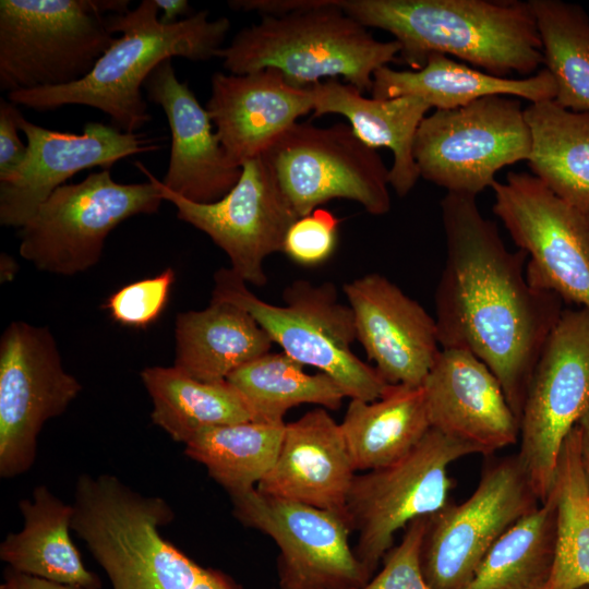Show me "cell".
I'll use <instances>...</instances> for the list:
<instances>
[{"instance_id": "obj_7", "label": "cell", "mask_w": 589, "mask_h": 589, "mask_svg": "<svg viewBox=\"0 0 589 589\" xmlns=\"http://www.w3.org/2000/svg\"><path fill=\"white\" fill-rule=\"evenodd\" d=\"M128 0H1L0 89L70 85L84 79L115 40L109 14Z\"/></svg>"}, {"instance_id": "obj_33", "label": "cell", "mask_w": 589, "mask_h": 589, "mask_svg": "<svg viewBox=\"0 0 589 589\" xmlns=\"http://www.w3.org/2000/svg\"><path fill=\"white\" fill-rule=\"evenodd\" d=\"M550 492L556 504V550L542 589H580L589 586V482L577 424L563 443Z\"/></svg>"}, {"instance_id": "obj_37", "label": "cell", "mask_w": 589, "mask_h": 589, "mask_svg": "<svg viewBox=\"0 0 589 589\" xmlns=\"http://www.w3.org/2000/svg\"><path fill=\"white\" fill-rule=\"evenodd\" d=\"M430 516L419 517L407 525L400 543L384 557L380 573L361 589H433L424 578L420 562Z\"/></svg>"}, {"instance_id": "obj_4", "label": "cell", "mask_w": 589, "mask_h": 589, "mask_svg": "<svg viewBox=\"0 0 589 589\" xmlns=\"http://www.w3.org/2000/svg\"><path fill=\"white\" fill-rule=\"evenodd\" d=\"M71 529L106 572L112 589H240L205 568L160 533L170 506L144 496L110 474H82L75 484Z\"/></svg>"}, {"instance_id": "obj_18", "label": "cell", "mask_w": 589, "mask_h": 589, "mask_svg": "<svg viewBox=\"0 0 589 589\" xmlns=\"http://www.w3.org/2000/svg\"><path fill=\"white\" fill-rule=\"evenodd\" d=\"M27 144L21 167L0 181V224L22 227L59 187L75 173L94 167L110 170L120 159L155 152L160 145L143 133L88 122L81 134L46 129L17 118Z\"/></svg>"}, {"instance_id": "obj_10", "label": "cell", "mask_w": 589, "mask_h": 589, "mask_svg": "<svg viewBox=\"0 0 589 589\" xmlns=\"http://www.w3.org/2000/svg\"><path fill=\"white\" fill-rule=\"evenodd\" d=\"M472 454L477 453L469 445L431 428L399 460L354 474L344 517L358 534L354 553L371 578L399 529L446 505L452 489L448 467Z\"/></svg>"}, {"instance_id": "obj_19", "label": "cell", "mask_w": 589, "mask_h": 589, "mask_svg": "<svg viewBox=\"0 0 589 589\" xmlns=\"http://www.w3.org/2000/svg\"><path fill=\"white\" fill-rule=\"evenodd\" d=\"M357 340L390 385L422 386L441 345L435 318L385 276L371 273L342 285Z\"/></svg>"}, {"instance_id": "obj_27", "label": "cell", "mask_w": 589, "mask_h": 589, "mask_svg": "<svg viewBox=\"0 0 589 589\" xmlns=\"http://www.w3.org/2000/svg\"><path fill=\"white\" fill-rule=\"evenodd\" d=\"M19 507L24 518L23 529L5 537L0 545V558L20 574L99 589L98 577L85 568L70 537L73 506L38 485L33 500H22Z\"/></svg>"}, {"instance_id": "obj_28", "label": "cell", "mask_w": 589, "mask_h": 589, "mask_svg": "<svg viewBox=\"0 0 589 589\" xmlns=\"http://www.w3.org/2000/svg\"><path fill=\"white\" fill-rule=\"evenodd\" d=\"M340 428L356 471L388 466L431 429L423 389L389 385L374 401L351 399Z\"/></svg>"}, {"instance_id": "obj_5", "label": "cell", "mask_w": 589, "mask_h": 589, "mask_svg": "<svg viewBox=\"0 0 589 589\" xmlns=\"http://www.w3.org/2000/svg\"><path fill=\"white\" fill-rule=\"evenodd\" d=\"M399 53L398 41L375 39L335 0H294L291 12L240 29L216 58L231 74L272 68L297 87L342 77L364 92L374 72Z\"/></svg>"}, {"instance_id": "obj_41", "label": "cell", "mask_w": 589, "mask_h": 589, "mask_svg": "<svg viewBox=\"0 0 589 589\" xmlns=\"http://www.w3.org/2000/svg\"><path fill=\"white\" fill-rule=\"evenodd\" d=\"M12 573L17 581L20 589H98V588L53 582L46 579L33 577L29 575L20 574L14 570H12Z\"/></svg>"}, {"instance_id": "obj_15", "label": "cell", "mask_w": 589, "mask_h": 589, "mask_svg": "<svg viewBox=\"0 0 589 589\" xmlns=\"http://www.w3.org/2000/svg\"><path fill=\"white\" fill-rule=\"evenodd\" d=\"M82 386L62 365L46 327L14 321L0 339V476L27 471L46 421L60 416Z\"/></svg>"}, {"instance_id": "obj_42", "label": "cell", "mask_w": 589, "mask_h": 589, "mask_svg": "<svg viewBox=\"0 0 589 589\" xmlns=\"http://www.w3.org/2000/svg\"><path fill=\"white\" fill-rule=\"evenodd\" d=\"M580 433V448L584 470L589 482V410L577 423Z\"/></svg>"}, {"instance_id": "obj_23", "label": "cell", "mask_w": 589, "mask_h": 589, "mask_svg": "<svg viewBox=\"0 0 589 589\" xmlns=\"http://www.w3.org/2000/svg\"><path fill=\"white\" fill-rule=\"evenodd\" d=\"M356 472L340 423L318 407L285 424L277 458L256 489L344 516Z\"/></svg>"}, {"instance_id": "obj_17", "label": "cell", "mask_w": 589, "mask_h": 589, "mask_svg": "<svg viewBox=\"0 0 589 589\" xmlns=\"http://www.w3.org/2000/svg\"><path fill=\"white\" fill-rule=\"evenodd\" d=\"M230 497L236 518L278 545L280 589H361L371 579L349 544L344 516L256 488Z\"/></svg>"}, {"instance_id": "obj_24", "label": "cell", "mask_w": 589, "mask_h": 589, "mask_svg": "<svg viewBox=\"0 0 589 589\" xmlns=\"http://www.w3.org/2000/svg\"><path fill=\"white\" fill-rule=\"evenodd\" d=\"M313 117L344 116L356 135L368 146L392 151L389 185L399 197L406 196L420 178L413 158L416 133L431 106L414 96L389 99L365 97L356 86L329 79L312 85Z\"/></svg>"}, {"instance_id": "obj_35", "label": "cell", "mask_w": 589, "mask_h": 589, "mask_svg": "<svg viewBox=\"0 0 589 589\" xmlns=\"http://www.w3.org/2000/svg\"><path fill=\"white\" fill-rule=\"evenodd\" d=\"M542 41L545 69L555 83L554 101L589 112V15L576 3L529 0Z\"/></svg>"}, {"instance_id": "obj_22", "label": "cell", "mask_w": 589, "mask_h": 589, "mask_svg": "<svg viewBox=\"0 0 589 589\" xmlns=\"http://www.w3.org/2000/svg\"><path fill=\"white\" fill-rule=\"evenodd\" d=\"M312 86L291 85L276 69L215 72L206 110L228 158L240 166L263 155L298 119L313 111Z\"/></svg>"}, {"instance_id": "obj_40", "label": "cell", "mask_w": 589, "mask_h": 589, "mask_svg": "<svg viewBox=\"0 0 589 589\" xmlns=\"http://www.w3.org/2000/svg\"><path fill=\"white\" fill-rule=\"evenodd\" d=\"M158 9L161 10L159 21L163 24H173L179 22L181 16H190L191 8L187 0H155Z\"/></svg>"}, {"instance_id": "obj_45", "label": "cell", "mask_w": 589, "mask_h": 589, "mask_svg": "<svg viewBox=\"0 0 589 589\" xmlns=\"http://www.w3.org/2000/svg\"><path fill=\"white\" fill-rule=\"evenodd\" d=\"M580 589H589V586H585V587H582V588H580Z\"/></svg>"}, {"instance_id": "obj_30", "label": "cell", "mask_w": 589, "mask_h": 589, "mask_svg": "<svg viewBox=\"0 0 589 589\" xmlns=\"http://www.w3.org/2000/svg\"><path fill=\"white\" fill-rule=\"evenodd\" d=\"M525 117L532 137L527 161L532 175L561 199L589 212V112L543 100L526 107Z\"/></svg>"}, {"instance_id": "obj_13", "label": "cell", "mask_w": 589, "mask_h": 589, "mask_svg": "<svg viewBox=\"0 0 589 589\" xmlns=\"http://www.w3.org/2000/svg\"><path fill=\"white\" fill-rule=\"evenodd\" d=\"M541 504L518 455L489 462L472 494L430 516L420 552L433 589H461L493 544Z\"/></svg>"}, {"instance_id": "obj_2", "label": "cell", "mask_w": 589, "mask_h": 589, "mask_svg": "<svg viewBox=\"0 0 589 589\" xmlns=\"http://www.w3.org/2000/svg\"><path fill=\"white\" fill-rule=\"evenodd\" d=\"M349 16L400 45L399 57L420 70L431 53L454 56L483 72L510 77L543 64L542 41L529 1L335 0Z\"/></svg>"}, {"instance_id": "obj_25", "label": "cell", "mask_w": 589, "mask_h": 589, "mask_svg": "<svg viewBox=\"0 0 589 589\" xmlns=\"http://www.w3.org/2000/svg\"><path fill=\"white\" fill-rule=\"evenodd\" d=\"M370 92L380 99L414 96L436 110L458 108L494 95L527 99L531 104L553 100L556 88L545 68L528 77H498L446 55L431 53L420 70L398 71L388 65L377 69Z\"/></svg>"}, {"instance_id": "obj_3", "label": "cell", "mask_w": 589, "mask_h": 589, "mask_svg": "<svg viewBox=\"0 0 589 589\" xmlns=\"http://www.w3.org/2000/svg\"><path fill=\"white\" fill-rule=\"evenodd\" d=\"M113 33H120L81 81L58 87L16 91L8 99L37 111L82 105L106 113L118 129L135 133L151 121L143 97L144 84L167 59L205 61L217 57L230 29L228 17L209 19L202 10L173 24L159 21L155 0L135 9L109 14Z\"/></svg>"}, {"instance_id": "obj_44", "label": "cell", "mask_w": 589, "mask_h": 589, "mask_svg": "<svg viewBox=\"0 0 589 589\" xmlns=\"http://www.w3.org/2000/svg\"><path fill=\"white\" fill-rule=\"evenodd\" d=\"M0 589H20L17 581L12 573L11 569H9L5 574V582H3L0 586Z\"/></svg>"}, {"instance_id": "obj_26", "label": "cell", "mask_w": 589, "mask_h": 589, "mask_svg": "<svg viewBox=\"0 0 589 589\" xmlns=\"http://www.w3.org/2000/svg\"><path fill=\"white\" fill-rule=\"evenodd\" d=\"M173 366L203 382L225 381L237 369L271 351L273 340L243 309L213 301L176 318Z\"/></svg>"}, {"instance_id": "obj_12", "label": "cell", "mask_w": 589, "mask_h": 589, "mask_svg": "<svg viewBox=\"0 0 589 589\" xmlns=\"http://www.w3.org/2000/svg\"><path fill=\"white\" fill-rule=\"evenodd\" d=\"M589 410V309L564 310L534 366L519 418L518 457L544 502L568 433Z\"/></svg>"}, {"instance_id": "obj_6", "label": "cell", "mask_w": 589, "mask_h": 589, "mask_svg": "<svg viewBox=\"0 0 589 589\" xmlns=\"http://www.w3.org/2000/svg\"><path fill=\"white\" fill-rule=\"evenodd\" d=\"M247 285L230 267H221L214 275L212 300L247 311L285 353L330 376L346 397L374 401L386 392L390 384L351 350L353 313L333 283L294 280L283 292L285 305L262 300Z\"/></svg>"}, {"instance_id": "obj_36", "label": "cell", "mask_w": 589, "mask_h": 589, "mask_svg": "<svg viewBox=\"0 0 589 589\" xmlns=\"http://www.w3.org/2000/svg\"><path fill=\"white\" fill-rule=\"evenodd\" d=\"M173 283L175 272L168 267L155 277L120 288L107 299L104 308L117 323L145 328L163 313Z\"/></svg>"}, {"instance_id": "obj_14", "label": "cell", "mask_w": 589, "mask_h": 589, "mask_svg": "<svg viewBox=\"0 0 589 589\" xmlns=\"http://www.w3.org/2000/svg\"><path fill=\"white\" fill-rule=\"evenodd\" d=\"M491 188L494 214L529 257L528 283L589 309V212L527 172L510 171Z\"/></svg>"}, {"instance_id": "obj_1", "label": "cell", "mask_w": 589, "mask_h": 589, "mask_svg": "<svg viewBox=\"0 0 589 589\" xmlns=\"http://www.w3.org/2000/svg\"><path fill=\"white\" fill-rule=\"evenodd\" d=\"M441 216L446 261L434 294L441 348L467 350L488 365L519 421L534 366L563 314V300L528 283L527 253L505 247L476 196L446 193Z\"/></svg>"}, {"instance_id": "obj_29", "label": "cell", "mask_w": 589, "mask_h": 589, "mask_svg": "<svg viewBox=\"0 0 589 589\" xmlns=\"http://www.w3.org/2000/svg\"><path fill=\"white\" fill-rule=\"evenodd\" d=\"M152 402V421L187 444L203 430L253 420L240 393L227 381H199L175 366L141 372Z\"/></svg>"}, {"instance_id": "obj_16", "label": "cell", "mask_w": 589, "mask_h": 589, "mask_svg": "<svg viewBox=\"0 0 589 589\" xmlns=\"http://www.w3.org/2000/svg\"><path fill=\"white\" fill-rule=\"evenodd\" d=\"M136 166L153 179L163 200L175 205L180 220L206 233L227 254L239 277L253 286L266 285L264 261L283 252L286 235L300 217L263 155L244 161L237 184L208 204L180 196L142 164Z\"/></svg>"}, {"instance_id": "obj_39", "label": "cell", "mask_w": 589, "mask_h": 589, "mask_svg": "<svg viewBox=\"0 0 589 589\" xmlns=\"http://www.w3.org/2000/svg\"><path fill=\"white\" fill-rule=\"evenodd\" d=\"M10 100H0V181L10 178L23 164L27 144L19 135L21 111Z\"/></svg>"}, {"instance_id": "obj_21", "label": "cell", "mask_w": 589, "mask_h": 589, "mask_svg": "<svg viewBox=\"0 0 589 589\" xmlns=\"http://www.w3.org/2000/svg\"><path fill=\"white\" fill-rule=\"evenodd\" d=\"M144 89L164 110L170 130V156L161 183L195 203L224 197L237 184L242 168L226 155L206 108L188 82L178 80L171 59L154 69Z\"/></svg>"}, {"instance_id": "obj_31", "label": "cell", "mask_w": 589, "mask_h": 589, "mask_svg": "<svg viewBox=\"0 0 589 589\" xmlns=\"http://www.w3.org/2000/svg\"><path fill=\"white\" fill-rule=\"evenodd\" d=\"M227 381L249 406L253 421L280 424L293 407L316 405L338 410L346 397L323 372L308 373L287 353L267 352L233 371Z\"/></svg>"}, {"instance_id": "obj_32", "label": "cell", "mask_w": 589, "mask_h": 589, "mask_svg": "<svg viewBox=\"0 0 589 589\" xmlns=\"http://www.w3.org/2000/svg\"><path fill=\"white\" fill-rule=\"evenodd\" d=\"M556 550V504L552 492L489 550L461 589H542Z\"/></svg>"}, {"instance_id": "obj_38", "label": "cell", "mask_w": 589, "mask_h": 589, "mask_svg": "<svg viewBox=\"0 0 589 589\" xmlns=\"http://www.w3.org/2000/svg\"><path fill=\"white\" fill-rule=\"evenodd\" d=\"M338 225V219L329 211L318 207L291 225L283 252L300 265H318L335 251Z\"/></svg>"}, {"instance_id": "obj_20", "label": "cell", "mask_w": 589, "mask_h": 589, "mask_svg": "<svg viewBox=\"0 0 589 589\" xmlns=\"http://www.w3.org/2000/svg\"><path fill=\"white\" fill-rule=\"evenodd\" d=\"M422 389L432 429L490 455L515 444L519 421L493 372L471 352L441 349Z\"/></svg>"}, {"instance_id": "obj_9", "label": "cell", "mask_w": 589, "mask_h": 589, "mask_svg": "<svg viewBox=\"0 0 589 589\" xmlns=\"http://www.w3.org/2000/svg\"><path fill=\"white\" fill-rule=\"evenodd\" d=\"M146 177L143 183H119L101 169L59 187L21 227V256L39 271L64 276L93 267L118 225L159 209L160 191Z\"/></svg>"}, {"instance_id": "obj_34", "label": "cell", "mask_w": 589, "mask_h": 589, "mask_svg": "<svg viewBox=\"0 0 589 589\" xmlns=\"http://www.w3.org/2000/svg\"><path fill=\"white\" fill-rule=\"evenodd\" d=\"M285 424L245 421L209 428L185 444L184 453L202 464L229 495L255 489L273 467Z\"/></svg>"}, {"instance_id": "obj_8", "label": "cell", "mask_w": 589, "mask_h": 589, "mask_svg": "<svg viewBox=\"0 0 589 589\" xmlns=\"http://www.w3.org/2000/svg\"><path fill=\"white\" fill-rule=\"evenodd\" d=\"M532 137L519 98L486 96L454 109H436L420 123L413 143L419 175L447 193L477 196L503 167L531 155Z\"/></svg>"}, {"instance_id": "obj_11", "label": "cell", "mask_w": 589, "mask_h": 589, "mask_svg": "<svg viewBox=\"0 0 589 589\" xmlns=\"http://www.w3.org/2000/svg\"><path fill=\"white\" fill-rule=\"evenodd\" d=\"M263 156L299 217L334 199L357 202L374 216L390 209L389 169L349 124L296 122Z\"/></svg>"}, {"instance_id": "obj_43", "label": "cell", "mask_w": 589, "mask_h": 589, "mask_svg": "<svg viewBox=\"0 0 589 589\" xmlns=\"http://www.w3.org/2000/svg\"><path fill=\"white\" fill-rule=\"evenodd\" d=\"M16 266L17 265H16L15 261L11 256H9L7 254H2V256H1V267H7V268H1V279L2 280H8V271H10L12 276H14Z\"/></svg>"}]
</instances>
